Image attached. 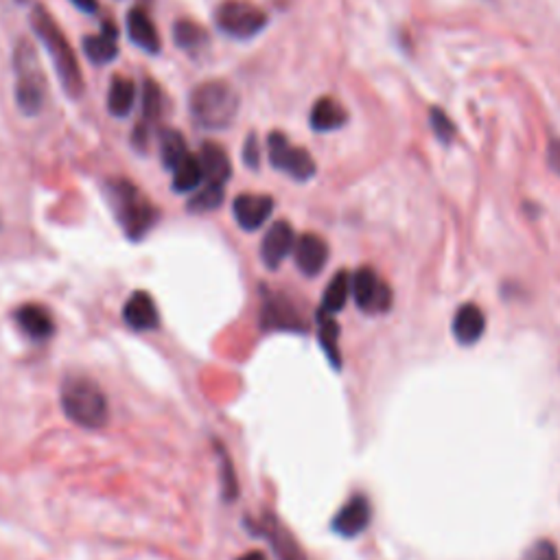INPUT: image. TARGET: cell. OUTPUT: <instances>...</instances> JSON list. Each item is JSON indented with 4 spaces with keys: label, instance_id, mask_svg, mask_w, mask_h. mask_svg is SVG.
I'll list each match as a JSON object with an SVG mask.
<instances>
[{
    "label": "cell",
    "instance_id": "cell-16",
    "mask_svg": "<svg viewBox=\"0 0 560 560\" xmlns=\"http://www.w3.org/2000/svg\"><path fill=\"white\" fill-rule=\"evenodd\" d=\"M123 320L127 327L134 330L158 329V324H160V313H158L154 298H151L147 292L131 294L123 307Z\"/></svg>",
    "mask_w": 560,
    "mask_h": 560
},
{
    "label": "cell",
    "instance_id": "cell-4",
    "mask_svg": "<svg viewBox=\"0 0 560 560\" xmlns=\"http://www.w3.org/2000/svg\"><path fill=\"white\" fill-rule=\"evenodd\" d=\"M14 70H16L14 101L18 112L24 116H38L47 105L49 79L32 40H18L14 49Z\"/></svg>",
    "mask_w": 560,
    "mask_h": 560
},
{
    "label": "cell",
    "instance_id": "cell-24",
    "mask_svg": "<svg viewBox=\"0 0 560 560\" xmlns=\"http://www.w3.org/2000/svg\"><path fill=\"white\" fill-rule=\"evenodd\" d=\"M116 40L119 38H112V35L104 32L96 35H86L81 40V49H84V55L95 66H105L119 58V44H116Z\"/></svg>",
    "mask_w": 560,
    "mask_h": 560
},
{
    "label": "cell",
    "instance_id": "cell-30",
    "mask_svg": "<svg viewBox=\"0 0 560 560\" xmlns=\"http://www.w3.org/2000/svg\"><path fill=\"white\" fill-rule=\"evenodd\" d=\"M429 123H431V130H434V134L442 142L453 140V136H456V125H453V121L447 116V112H442L440 108H431Z\"/></svg>",
    "mask_w": 560,
    "mask_h": 560
},
{
    "label": "cell",
    "instance_id": "cell-6",
    "mask_svg": "<svg viewBox=\"0 0 560 560\" xmlns=\"http://www.w3.org/2000/svg\"><path fill=\"white\" fill-rule=\"evenodd\" d=\"M215 23L221 33L248 40L267 27V14L248 0H223L215 12Z\"/></svg>",
    "mask_w": 560,
    "mask_h": 560
},
{
    "label": "cell",
    "instance_id": "cell-27",
    "mask_svg": "<svg viewBox=\"0 0 560 560\" xmlns=\"http://www.w3.org/2000/svg\"><path fill=\"white\" fill-rule=\"evenodd\" d=\"M350 296V276L346 272H338L335 278L329 283L327 294L322 298V312L338 313L346 307V300Z\"/></svg>",
    "mask_w": 560,
    "mask_h": 560
},
{
    "label": "cell",
    "instance_id": "cell-9",
    "mask_svg": "<svg viewBox=\"0 0 560 560\" xmlns=\"http://www.w3.org/2000/svg\"><path fill=\"white\" fill-rule=\"evenodd\" d=\"M261 327L265 330H292L303 333L304 320L300 318L298 309L283 296H269L261 309Z\"/></svg>",
    "mask_w": 560,
    "mask_h": 560
},
{
    "label": "cell",
    "instance_id": "cell-32",
    "mask_svg": "<svg viewBox=\"0 0 560 560\" xmlns=\"http://www.w3.org/2000/svg\"><path fill=\"white\" fill-rule=\"evenodd\" d=\"M521 560H560L556 545L549 541H537L523 552Z\"/></svg>",
    "mask_w": 560,
    "mask_h": 560
},
{
    "label": "cell",
    "instance_id": "cell-12",
    "mask_svg": "<svg viewBox=\"0 0 560 560\" xmlns=\"http://www.w3.org/2000/svg\"><path fill=\"white\" fill-rule=\"evenodd\" d=\"M370 519H373V508H370L368 499L357 495L350 499L342 510L335 514L333 529L339 534V537L353 538L370 526Z\"/></svg>",
    "mask_w": 560,
    "mask_h": 560
},
{
    "label": "cell",
    "instance_id": "cell-2",
    "mask_svg": "<svg viewBox=\"0 0 560 560\" xmlns=\"http://www.w3.org/2000/svg\"><path fill=\"white\" fill-rule=\"evenodd\" d=\"M105 197L121 230L131 241H142L156 226L158 208L134 182L125 177H112L105 185Z\"/></svg>",
    "mask_w": 560,
    "mask_h": 560
},
{
    "label": "cell",
    "instance_id": "cell-38",
    "mask_svg": "<svg viewBox=\"0 0 560 560\" xmlns=\"http://www.w3.org/2000/svg\"><path fill=\"white\" fill-rule=\"evenodd\" d=\"M0 230H3V217H0Z\"/></svg>",
    "mask_w": 560,
    "mask_h": 560
},
{
    "label": "cell",
    "instance_id": "cell-3",
    "mask_svg": "<svg viewBox=\"0 0 560 560\" xmlns=\"http://www.w3.org/2000/svg\"><path fill=\"white\" fill-rule=\"evenodd\" d=\"M59 403L66 419L81 429H101L108 425V396L95 379L86 375H68L59 388Z\"/></svg>",
    "mask_w": 560,
    "mask_h": 560
},
{
    "label": "cell",
    "instance_id": "cell-29",
    "mask_svg": "<svg viewBox=\"0 0 560 560\" xmlns=\"http://www.w3.org/2000/svg\"><path fill=\"white\" fill-rule=\"evenodd\" d=\"M223 197H226V193H223L221 185H206L202 188V191H197L195 195L191 197V202H188V211L191 212H211V211H215V208L221 206Z\"/></svg>",
    "mask_w": 560,
    "mask_h": 560
},
{
    "label": "cell",
    "instance_id": "cell-19",
    "mask_svg": "<svg viewBox=\"0 0 560 560\" xmlns=\"http://www.w3.org/2000/svg\"><path fill=\"white\" fill-rule=\"evenodd\" d=\"M261 532L267 537V541L272 543L278 560H307V556L303 554V549H300L298 541L292 537V532H287V529L280 526L274 517L265 519Z\"/></svg>",
    "mask_w": 560,
    "mask_h": 560
},
{
    "label": "cell",
    "instance_id": "cell-14",
    "mask_svg": "<svg viewBox=\"0 0 560 560\" xmlns=\"http://www.w3.org/2000/svg\"><path fill=\"white\" fill-rule=\"evenodd\" d=\"M125 27H127V35H130V40L140 50H145V53H149V55L160 53V49H162L160 33H158L154 20L149 18V14H147L145 9L142 7L131 9V12L127 14Z\"/></svg>",
    "mask_w": 560,
    "mask_h": 560
},
{
    "label": "cell",
    "instance_id": "cell-20",
    "mask_svg": "<svg viewBox=\"0 0 560 560\" xmlns=\"http://www.w3.org/2000/svg\"><path fill=\"white\" fill-rule=\"evenodd\" d=\"M348 121V112L339 101L324 96V99L315 101L312 108V127L315 131H333L346 125Z\"/></svg>",
    "mask_w": 560,
    "mask_h": 560
},
{
    "label": "cell",
    "instance_id": "cell-25",
    "mask_svg": "<svg viewBox=\"0 0 560 560\" xmlns=\"http://www.w3.org/2000/svg\"><path fill=\"white\" fill-rule=\"evenodd\" d=\"M203 171L202 162L197 156L188 154L180 165L173 169V191L176 193H193L202 185Z\"/></svg>",
    "mask_w": 560,
    "mask_h": 560
},
{
    "label": "cell",
    "instance_id": "cell-34",
    "mask_svg": "<svg viewBox=\"0 0 560 560\" xmlns=\"http://www.w3.org/2000/svg\"><path fill=\"white\" fill-rule=\"evenodd\" d=\"M258 156H261V151H258L257 134H249L246 140V147H243V160H246V165L249 167V169H257Z\"/></svg>",
    "mask_w": 560,
    "mask_h": 560
},
{
    "label": "cell",
    "instance_id": "cell-7",
    "mask_svg": "<svg viewBox=\"0 0 560 560\" xmlns=\"http://www.w3.org/2000/svg\"><path fill=\"white\" fill-rule=\"evenodd\" d=\"M269 162L274 169L287 173L294 180H312L315 176V162L309 151L294 147L283 131H272L267 136Z\"/></svg>",
    "mask_w": 560,
    "mask_h": 560
},
{
    "label": "cell",
    "instance_id": "cell-36",
    "mask_svg": "<svg viewBox=\"0 0 560 560\" xmlns=\"http://www.w3.org/2000/svg\"><path fill=\"white\" fill-rule=\"evenodd\" d=\"M79 12L84 14H96L99 12V0H70Z\"/></svg>",
    "mask_w": 560,
    "mask_h": 560
},
{
    "label": "cell",
    "instance_id": "cell-8",
    "mask_svg": "<svg viewBox=\"0 0 560 560\" xmlns=\"http://www.w3.org/2000/svg\"><path fill=\"white\" fill-rule=\"evenodd\" d=\"M350 294L361 312L366 313H385L392 304V289L384 278L370 267L357 269L350 278Z\"/></svg>",
    "mask_w": 560,
    "mask_h": 560
},
{
    "label": "cell",
    "instance_id": "cell-26",
    "mask_svg": "<svg viewBox=\"0 0 560 560\" xmlns=\"http://www.w3.org/2000/svg\"><path fill=\"white\" fill-rule=\"evenodd\" d=\"M140 121L158 127L162 119V112H165V95H162L160 86L154 79H145L140 93Z\"/></svg>",
    "mask_w": 560,
    "mask_h": 560
},
{
    "label": "cell",
    "instance_id": "cell-5",
    "mask_svg": "<svg viewBox=\"0 0 560 560\" xmlns=\"http://www.w3.org/2000/svg\"><path fill=\"white\" fill-rule=\"evenodd\" d=\"M188 108L202 130H226L239 112V93L223 79L203 81L191 93Z\"/></svg>",
    "mask_w": 560,
    "mask_h": 560
},
{
    "label": "cell",
    "instance_id": "cell-17",
    "mask_svg": "<svg viewBox=\"0 0 560 560\" xmlns=\"http://www.w3.org/2000/svg\"><path fill=\"white\" fill-rule=\"evenodd\" d=\"M200 162L203 171V180L206 185H221L226 186V182L230 180V158H228L223 147L215 145V142H203L200 151Z\"/></svg>",
    "mask_w": 560,
    "mask_h": 560
},
{
    "label": "cell",
    "instance_id": "cell-11",
    "mask_svg": "<svg viewBox=\"0 0 560 560\" xmlns=\"http://www.w3.org/2000/svg\"><path fill=\"white\" fill-rule=\"evenodd\" d=\"M296 237H294V228L287 221H276L272 223L267 234L263 237L261 243V258L269 269L280 267V263L289 257V252L294 249Z\"/></svg>",
    "mask_w": 560,
    "mask_h": 560
},
{
    "label": "cell",
    "instance_id": "cell-28",
    "mask_svg": "<svg viewBox=\"0 0 560 560\" xmlns=\"http://www.w3.org/2000/svg\"><path fill=\"white\" fill-rule=\"evenodd\" d=\"M318 338H320V346H322L324 353L329 355V359L333 361L335 366H339V350H338L339 329H338V322L333 320V315L327 312L318 313Z\"/></svg>",
    "mask_w": 560,
    "mask_h": 560
},
{
    "label": "cell",
    "instance_id": "cell-21",
    "mask_svg": "<svg viewBox=\"0 0 560 560\" xmlns=\"http://www.w3.org/2000/svg\"><path fill=\"white\" fill-rule=\"evenodd\" d=\"M173 42H176L177 49L185 50V53L197 55L208 47V33L202 24L182 18L173 24Z\"/></svg>",
    "mask_w": 560,
    "mask_h": 560
},
{
    "label": "cell",
    "instance_id": "cell-22",
    "mask_svg": "<svg viewBox=\"0 0 560 560\" xmlns=\"http://www.w3.org/2000/svg\"><path fill=\"white\" fill-rule=\"evenodd\" d=\"M136 104V84L130 77H114L108 90V112L114 119H125Z\"/></svg>",
    "mask_w": 560,
    "mask_h": 560
},
{
    "label": "cell",
    "instance_id": "cell-13",
    "mask_svg": "<svg viewBox=\"0 0 560 560\" xmlns=\"http://www.w3.org/2000/svg\"><path fill=\"white\" fill-rule=\"evenodd\" d=\"M294 257L304 276H318L329 261V246L318 234H303L294 243Z\"/></svg>",
    "mask_w": 560,
    "mask_h": 560
},
{
    "label": "cell",
    "instance_id": "cell-37",
    "mask_svg": "<svg viewBox=\"0 0 560 560\" xmlns=\"http://www.w3.org/2000/svg\"><path fill=\"white\" fill-rule=\"evenodd\" d=\"M237 560H267V556L261 552H248V554H243V556H239Z\"/></svg>",
    "mask_w": 560,
    "mask_h": 560
},
{
    "label": "cell",
    "instance_id": "cell-31",
    "mask_svg": "<svg viewBox=\"0 0 560 560\" xmlns=\"http://www.w3.org/2000/svg\"><path fill=\"white\" fill-rule=\"evenodd\" d=\"M154 134H156L154 125L145 123V121H139L134 127V131H131V145H134V149L139 151V154H147L151 142H154Z\"/></svg>",
    "mask_w": 560,
    "mask_h": 560
},
{
    "label": "cell",
    "instance_id": "cell-10",
    "mask_svg": "<svg viewBox=\"0 0 560 560\" xmlns=\"http://www.w3.org/2000/svg\"><path fill=\"white\" fill-rule=\"evenodd\" d=\"M274 211V200L267 195H252V193H243L232 203L234 219L243 230H257L267 221Z\"/></svg>",
    "mask_w": 560,
    "mask_h": 560
},
{
    "label": "cell",
    "instance_id": "cell-33",
    "mask_svg": "<svg viewBox=\"0 0 560 560\" xmlns=\"http://www.w3.org/2000/svg\"><path fill=\"white\" fill-rule=\"evenodd\" d=\"M219 453H221V457H223V495H226L228 499H232L239 492L237 477H234L230 460L226 457V453H223L221 449H219Z\"/></svg>",
    "mask_w": 560,
    "mask_h": 560
},
{
    "label": "cell",
    "instance_id": "cell-1",
    "mask_svg": "<svg viewBox=\"0 0 560 560\" xmlns=\"http://www.w3.org/2000/svg\"><path fill=\"white\" fill-rule=\"evenodd\" d=\"M32 29L38 35L40 42L47 49L50 62H53L55 75H58L59 84H62L64 93L70 99H79L84 95V73L77 55H75L73 47H70L68 38H66L62 27L55 23V18L47 12L44 5H35L32 9Z\"/></svg>",
    "mask_w": 560,
    "mask_h": 560
},
{
    "label": "cell",
    "instance_id": "cell-23",
    "mask_svg": "<svg viewBox=\"0 0 560 560\" xmlns=\"http://www.w3.org/2000/svg\"><path fill=\"white\" fill-rule=\"evenodd\" d=\"M158 149H160V160L167 169H176L182 160L188 156L185 134L173 127H165L158 134Z\"/></svg>",
    "mask_w": 560,
    "mask_h": 560
},
{
    "label": "cell",
    "instance_id": "cell-15",
    "mask_svg": "<svg viewBox=\"0 0 560 560\" xmlns=\"http://www.w3.org/2000/svg\"><path fill=\"white\" fill-rule=\"evenodd\" d=\"M16 322L18 329L33 342H47L55 333L53 315L42 304H23L16 312Z\"/></svg>",
    "mask_w": 560,
    "mask_h": 560
},
{
    "label": "cell",
    "instance_id": "cell-18",
    "mask_svg": "<svg viewBox=\"0 0 560 560\" xmlns=\"http://www.w3.org/2000/svg\"><path fill=\"white\" fill-rule=\"evenodd\" d=\"M486 330V318L475 304H462L453 318V335L462 346L475 344Z\"/></svg>",
    "mask_w": 560,
    "mask_h": 560
},
{
    "label": "cell",
    "instance_id": "cell-35",
    "mask_svg": "<svg viewBox=\"0 0 560 560\" xmlns=\"http://www.w3.org/2000/svg\"><path fill=\"white\" fill-rule=\"evenodd\" d=\"M547 162H549V167H552V171L558 173V176H560V139L549 142V147H547Z\"/></svg>",
    "mask_w": 560,
    "mask_h": 560
}]
</instances>
